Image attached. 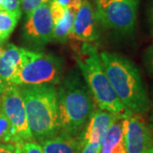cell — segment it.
Here are the masks:
<instances>
[{"label":"cell","instance_id":"8fae6325","mask_svg":"<svg viewBox=\"0 0 153 153\" xmlns=\"http://www.w3.org/2000/svg\"><path fill=\"white\" fill-rule=\"evenodd\" d=\"M33 51L9 44L0 58V94L10 85L22 65L31 57Z\"/></svg>","mask_w":153,"mask_h":153},{"label":"cell","instance_id":"7c38bea8","mask_svg":"<svg viewBox=\"0 0 153 153\" xmlns=\"http://www.w3.org/2000/svg\"><path fill=\"white\" fill-rule=\"evenodd\" d=\"M121 117H124L100 108L94 110L79 134L82 145L86 142L101 143L102 137L108 128Z\"/></svg>","mask_w":153,"mask_h":153},{"label":"cell","instance_id":"4fadbf2b","mask_svg":"<svg viewBox=\"0 0 153 153\" xmlns=\"http://www.w3.org/2000/svg\"><path fill=\"white\" fill-rule=\"evenodd\" d=\"M44 153H80L82 143L79 135L72 136L59 133L39 142Z\"/></svg>","mask_w":153,"mask_h":153},{"label":"cell","instance_id":"cb8c5ba5","mask_svg":"<svg viewBox=\"0 0 153 153\" xmlns=\"http://www.w3.org/2000/svg\"><path fill=\"white\" fill-rule=\"evenodd\" d=\"M15 144L0 143V153H14Z\"/></svg>","mask_w":153,"mask_h":153},{"label":"cell","instance_id":"5bb4252c","mask_svg":"<svg viewBox=\"0 0 153 153\" xmlns=\"http://www.w3.org/2000/svg\"><path fill=\"white\" fill-rule=\"evenodd\" d=\"M100 153H127L123 135V117L116 120L102 137Z\"/></svg>","mask_w":153,"mask_h":153},{"label":"cell","instance_id":"484cf974","mask_svg":"<svg viewBox=\"0 0 153 153\" xmlns=\"http://www.w3.org/2000/svg\"><path fill=\"white\" fill-rule=\"evenodd\" d=\"M149 20H150V24H151L153 30V2L151 8H150V10H149Z\"/></svg>","mask_w":153,"mask_h":153},{"label":"cell","instance_id":"2e32d148","mask_svg":"<svg viewBox=\"0 0 153 153\" xmlns=\"http://www.w3.org/2000/svg\"><path fill=\"white\" fill-rule=\"evenodd\" d=\"M22 16L0 9V44L10 37Z\"/></svg>","mask_w":153,"mask_h":153},{"label":"cell","instance_id":"ac0fdd59","mask_svg":"<svg viewBox=\"0 0 153 153\" xmlns=\"http://www.w3.org/2000/svg\"><path fill=\"white\" fill-rule=\"evenodd\" d=\"M52 0H20L22 10L28 15L39 6L49 4Z\"/></svg>","mask_w":153,"mask_h":153},{"label":"cell","instance_id":"7402d4cb","mask_svg":"<svg viewBox=\"0 0 153 153\" xmlns=\"http://www.w3.org/2000/svg\"><path fill=\"white\" fill-rule=\"evenodd\" d=\"M80 153H100V143H84Z\"/></svg>","mask_w":153,"mask_h":153},{"label":"cell","instance_id":"5b68a950","mask_svg":"<svg viewBox=\"0 0 153 153\" xmlns=\"http://www.w3.org/2000/svg\"><path fill=\"white\" fill-rule=\"evenodd\" d=\"M63 62L51 54L34 52L17 71L10 84L17 86L56 85L62 79Z\"/></svg>","mask_w":153,"mask_h":153},{"label":"cell","instance_id":"9c48e42d","mask_svg":"<svg viewBox=\"0 0 153 153\" xmlns=\"http://www.w3.org/2000/svg\"><path fill=\"white\" fill-rule=\"evenodd\" d=\"M54 23L49 4L39 6L27 15L24 26V37L29 43L43 46L52 41Z\"/></svg>","mask_w":153,"mask_h":153},{"label":"cell","instance_id":"e0dca14e","mask_svg":"<svg viewBox=\"0 0 153 153\" xmlns=\"http://www.w3.org/2000/svg\"><path fill=\"white\" fill-rule=\"evenodd\" d=\"M22 142L17 138L10 122L8 119L0 103V143L16 144Z\"/></svg>","mask_w":153,"mask_h":153},{"label":"cell","instance_id":"d6986e66","mask_svg":"<svg viewBox=\"0 0 153 153\" xmlns=\"http://www.w3.org/2000/svg\"><path fill=\"white\" fill-rule=\"evenodd\" d=\"M0 7L2 10L22 16L20 0H0Z\"/></svg>","mask_w":153,"mask_h":153},{"label":"cell","instance_id":"8992f818","mask_svg":"<svg viewBox=\"0 0 153 153\" xmlns=\"http://www.w3.org/2000/svg\"><path fill=\"white\" fill-rule=\"evenodd\" d=\"M96 17L105 27L123 34L134 32L138 0H95Z\"/></svg>","mask_w":153,"mask_h":153},{"label":"cell","instance_id":"277c9868","mask_svg":"<svg viewBox=\"0 0 153 153\" xmlns=\"http://www.w3.org/2000/svg\"><path fill=\"white\" fill-rule=\"evenodd\" d=\"M76 60L98 108L123 117L132 113L115 93L94 45L83 43L76 53Z\"/></svg>","mask_w":153,"mask_h":153},{"label":"cell","instance_id":"83f0119b","mask_svg":"<svg viewBox=\"0 0 153 153\" xmlns=\"http://www.w3.org/2000/svg\"><path fill=\"white\" fill-rule=\"evenodd\" d=\"M4 49H5V48H4V47L2 46V44H0V58L2 57V55H4Z\"/></svg>","mask_w":153,"mask_h":153},{"label":"cell","instance_id":"52a82bcc","mask_svg":"<svg viewBox=\"0 0 153 153\" xmlns=\"http://www.w3.org/2000/svg\"><path fill=\"white\" fill-rule=\"evenodd\" d=\"M0 103L19 140L33 141L34 138L28 126L25 102L20 87L10 84L4 88L0 94Z\"/></svg>","mask_w":153,"mask_h":153},{"label":"cell","instance_id":"44dd1931","mask_svg":"<svg viewBox=\"0 0 153 153\" xmlns=\"http://www.w3.org/2000/svg\"><path fill=\"white\" fill-rule=\"evenodd\" d=\"M23 147L26 153H44L40 144L34 141L23 142Z\"/></svg>","mask_w":153,"mask_h":153},{"label":"cell","instance_id":"4316f807","mask_svg":"<svg viewBox=\"0 0 153 153\" xmlns=\"http://www.w3.org/2000/svg\"><path fill=\"white\" fill-rule=\"evenodd\" d=\"M152 126L153 127V104H152V111H151V115H150V122H149Z\"/></svg>","mask_w":153,"mask_h":153},{"label":"cell","instance_id":"f1b7e54d","mask_svg":"<svg viewBox=\"0 0 153 153\" xmlns=\"http://www.w3.org/2000/svg\"><path fill=\"white\" fill-rule=\"evenodd\" d=\"M145 153H153V146L152 148H150L148 151H146Z\"/></svg>","mask_w":153,"mask_h":153},{"label":"cell","instance_id":"30bf717a","mask_svg":"<svg viewBox=\"0 0 153 153\" xmlns=\"http://www.w3.org/2000/svg\"><path fill=\"white\" fill-rule=\"evenodd\" d=\"M70 37L83 43L92 42L99 38L95 10L88 0H83L76 11Z\"/></svg>","mask_w":153,"mask_h":153},{"label":"cell","instance_id":"3957f363","mask_svg":"<svg viewBox=\"0 0 153 153\" xmlns=\"http://www.w3.org/2000/svg\"><path fill=\"white\" fill-rule=\"evenodd\" d=\"M27 111L29 128L38 142L60 131L57 88L52 84L19 86Z\"/></svg>","mask_w":153,"mask_h":153},{"label":"cell","instance_id":"ba28073f","mask_svg":"<svg viewBox=\"0 0 153 153\" xmlns=\"http://www.w3.org/2000/svg\"><path fill=\"white\" fill-rule=\"evenodd\" d=\"M123 135L127 153H145L153 146V127L141 114L123 117Z\"/></svg>","mask_w":153,"mask_h":153},{"label":"cell","instance_id":"ffe728a7","mask_svg":"<svg viewBox=\"0 0 153 153\" xmlns=\"http://www.w3.org/2000/svg\"><path fill=\"white\" fill-rule=\"evenodd\" d=\"M143 61L148 74L153 77V42L146 50Z\"/></svg>","mask_w":153,"mask_h":153},{"label":"cell","instance_id":"f546056e","mask_svg":"<svg viewBox=\"0 0 153 153\" xmlns=\"http://www.w3.org/2000/svg\"><path fill=\"white\" fill-rule=\"evenodd\" d=\"M0 9H1V7H0Z\"/></svg>","mask_w":153,"mask_h":153},{"label":"cell","instance_id":"7a4b0ae2","mask_svg":"<svg viewBox=\"0 0 153 153\" xmlns=\"http://www.w3.org/2000/svg\"><path fill=\"white\" fill-rule=\"evenodd\" d=\"M100 57L115 93L126 109L132 113H146L151 102L137 66L128 58L117 53L103 51Z\"/></svg>","mask_w":153,"mask_h":153},{"label":"cell","instance_id":"9a60e30c","mask_svg":"<svg viewBox=\"0 0 153 153\" xmlns=\"http://www.w3.org/2000/svg\"><path fill=\"white\" fill-rule=\"evenodd\" d=\"M76 13V11L68 9L66 16L62 19H60L59 22L54 24L52 41L59 42V43L66 42L67 38L71 35V28H72Z\"/></svg>","mask_w":153,"mask_h":153},{"label":"cell","instance_id":"6da1fadb","mask_svg":"<svg viewBox=\"0 0 153 153\" xmlns=\"http://www.w3.org/2000/svg\"><path fill=\"white\" fill-rule=\"evenodd\" d=\"M58 84L60 133L78 136L96 109V104L84 79L77 71L69 72Z\"/></svg>","mask_w":153,"mask_h":153},{"label":"cell","instance_id":"d4e9b609","mask_svg":"<svg viewBox=\"0 0 153 153\" xmlns=\"http://www.w3.org/2000/svg\"><path fill=\"white\" fill-rule=\"evenodd\" d=\"M14 153H26L24 147H23V142H17L15 144Z\"/></svg>","mask_w":153,"mask_h":153},{"label":"cell","instance_id":"603a6c76","mask_svg":"<svg viewBox=\"0 0 153 153\" xmlns=\"http://www.w3.org/2000/svg\"><path fill=\"white\" fill-rule=\"evenodd\" d=\"M62 5L66 6L67 9L77 11L83 2V0H57Z\"/></svg>","mask_w":153,"mask_h":153}]
</instances>
